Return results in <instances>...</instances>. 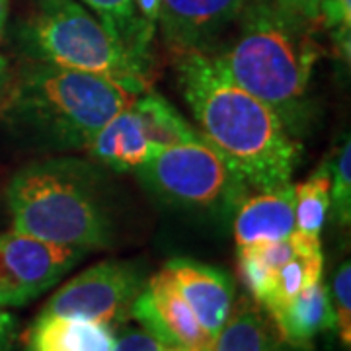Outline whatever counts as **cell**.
<instances>
[{
  "instance_id": "obj_5",
  "label": "cell",
  "mask_w": 351,
  "mask_h": 351,
  "mask_svg": "<svg viewBox=\"0 0 351 351\" xmlns=\"http://www.w3.org/2000/svg\"><path fill=\"white\" fill-rule=\"evenodd\" d=\"M14 38L34 63L104 76L135 96L149 90L151 66L76 0H29Z\"/></svg>"
},
{
  "instance_id": "obj_6",
  "label": "cell",
  "mask_w": 351,
  "mask_h": 351,
  "mask_svg": "<svg viewBox=\"0 0 351 351\" xmlns=\"http://www.w3.org/2000/svg\"><path fill=\"white\" fill-rule=\"evenodd\" d=\"M137 178L166 203L201 213L234 211L248 186L203 137L160 149Z\"/></svg>"
},
{
  "instance_id": "obj_4",
  "label": "cell",
  "mask_w": 351,
  "mask_h": 351,
  "mask_svg": "<svg viewBox=\"0 0 351 351\" xmlns=\"http://www.w3.org/2000/svg\"><path fill=\"white\" fill-rule=\"evenodd\" d=\"M135 98L121 84L55 64H24L2 113L39 149L84 151L92 137Z\"/></svg>"
},
{
  "instance_id": "obj_15",
  "label": "cell",
  "mask_w": 351,
  "mask_h": 351,
  "mask_svg": "<svg viewBox=\"0 0 351 351\" xmlns=\"http://www.w3.org/2000/svg\"><path fill=\"white\" fill-rule=\"evenodd\" d=\"M269 318L276 324L279 336L293 348L301 350H311L316 336L336 328L330 289L322 283V279L269 313Z\"/></svg>"
},
{
  "instance_id": "obj_20",
  "label": "cell",
  "mask_w": 351,
  "mask_h": 351,
  "mask_svg": "<svg viewBox=\"0 0 351 351\" xmlns=\"http://www.w3.org/2000/svg\"><path fill=\"white\" fill-rule=\"evenodd\" d=\"M330 170L328 162L318 166L304 182L293 186L295 226L299 232L320 237L330 215Z\"/></svg>"
},
{
  "instance_id": "obj_31",
  "label": "cell",
  "mask_w": 351,
  "mask_h": 351,
  "mask_svg": "<svg viewBox=\"0 0 351 351\" xmlns=\"http://www.w3.org/2000/svg\"><path fill=\"white\" fill-rule=\"evenodd\" d=\"M170 351H191V350H180V348H172Z\"/></svg>"
},
{
  "instance_id": "obj_21",
  "label": "cell",
  "mask_w": 351,
  "mask_h": 351,
  "mask_svg": "<svg viewBox=\"0 0 351 351\" xmlns=\"http://www.w3.org/2000/svg\"><path fill=\"white\" fill-rule=\"evenodd\" d=\"M330 170V207H334V217L339 226H350L351 223V143L350 135L338 147V152L332 162H328Z\"/></svg>"
},
{
  "instance_id": "obj_16",
  "label": "cell",
  "mask_w": 351,
  "mask_h": 351,
  "mask_svg": "<svg viewBox=\"0 0 351 351\" xmlns=\"http://www.w3.org/2000/svg\"><path fill=\"white\" fill-rule=\"evenodd\" d=\"M131 110L138 117L143 131L156 149H166L199 138L201 133L182 117L162 94L145 90L131 100Z\"/></svg>"
},
{
  "instance_id": "obj_26",
  "label": "cell",
  "mask_w": 351,
  "mask_h": 351,
  "mask_svg": "<svg viewBox=\"0 0 351 351\" xmlns=\"http://www.w3.org/2000/svg\"><path fill=\"white\" fill-rule=\"evenodd\" d=\"M137 6V14L145 34L149 39H154V32H156V24H158V10H160V0H135Z\"/></svg>"
},
{
  "instance_id": "obj_23",
  "label": "cell",
  "mask_w": 351,
  "mask_h": 351,
  "mask_svg": "<svg viewBox=\"0 0 351 351\" xmlns=\"http://www.w3.org/2000/svg\"><path fill=\"white\" fill-rule=\"evenodd\" d=\"M332 306L336 316V326H338L339 338L346 348L351 343V265L350 262H343L338 267L334 281H332Z\"/></svg>"
},
{
  "instance_id": "obj_30",
  "label": "cell",
  "mask_w": 351,
  "mask_h": 351,
  "mask_svg": "<svg viewBox=\"0 0 351 351\" xmlns=\"http://www.w3.org/2000/svg\"><path fill=\"white\" fill-rule=\"evenodd\" d=\"M0 351H8V339H2L0 341Z\"/></svg>"
},
{
  "instance_id": "obj_11",
  "label": "cell",
  "mask_w": 351,
  "mask_h": 351,
  "mask_svg": "<svg viewBox=\"0 0 351 351\" xmlns=\"http://www.w3.org/2000/svg\"><path fill=\"white\" fill-rule=\"evenodd\" d=\"M162 269L174 281L201 326L215 338L234 304V283L230 276L219 267L189 258H174Z\"/></svg>"
},
{
  "instance_id": "obj_18",
  "label": "cell",
  "mask_w": 351,
  "mask_h": 351,
  "mask_svg": "<svg viewBox=\"0 0 351 351\" xmlns=\"http://www.w3.org/2000/svg\"><path fill=\"white\" fill-rule=\"evenodd\" d=\"M322 269H324V256L320 242L293 256L274 274L269 295L262 304L263 313H274L276 308L283 306L304 289L318 283L322 279Z\"/></svg>"
},
{
  "instance_id": "obj_7",
  "label": "cell",
  "mask_w": 351,
  "mask_h": 351,
  "mask_svg": "<svg viewBox=\"0 0 351 351\" xmlns=\"http://www.w3.org/2000/svg\"><path fill=\"white\" fill-rule=\"evenodd\" d=\"M145 283V271L137 262L104 260L69 279L41 314L96 320L108 326L121 324L131 318L133 302Z\"/></svg>"
},
{
  "instance_id": "obj_27",
  "label": "cell",
  "mask_w": 351,
  "mask_h": 351,
  "mask_svg": "<svg viewBox=\"0 0 351 351\" xmlns=\"http://www.w3.org/2000/svg\"><path fill=\"white\" fill-rule=\"evenodd\" d=\"M14 76L10 71V64L6 61L4 55H0V113L4 110V104L8 100V94H10V88H12Z\"/></svg>"
},
{
  "instance_id": "obj_24",
  "label": "cell",
  "mask_w": 351,
  "mask_h": 351,
  "mask_svg": "<svg viewBox=\"0 0 351 351\" xmlns=\"http://www.w3.org/2000/svg\"><path fill=\"white\" fill-rule=\"evenodd\" d=\"M166 343L154 338L147 330H127L121 338H115L113 351H170Z\"/></svg>"
},
{
  "instance_id": "obj_2",
  "label": "cell",
  "mask_w": 351,
  "mask_h": 351,
  "mask_svg": "<svg viewBox=\"0 0 351 351\" xmlns=\"http://www.w3.org/2000/svg\"><path fill=\"white\" fill-rule=\"evenodd\" d=\"M237 38L211 53L232 82L281 117L297 137L311 119L308 86L326 49L314 38L316 25L283 10L276 0H248L239 16Z\"/></svg>"
},
{
  "instance_id": "obj_14",
  "label": "cell",
  "mask_w": 351,
  "mask_h": 351,
  "mask_svg": "<svg viewBox=\"0 0 351 351\" xmlns=\"http://www.w3.org/2000/svg\"><path fill=\"white\" fill-rule=\"evenodd\" d=\"M113 328L84 318L39 314L25 334V351H113Z\"/></svg>"
},
{
  "instance_id": "obj_13",
  "label": "cell",
  "mask_w": 351,
  "mask_h": 351,
  "mask_svg": "<svg viewBox=\"0 0 351 351\" xmlns=\"http://www.w3.org/2000/svg\"><path fill=\"white\" fill-rule=\"evenodd\" d=\"M96 164L115 172H135L160 149L147 138L131 104L101 127L84 149Z\"/></svg>"
},
{
  "instance_id": "obj_3",
  "label": "cell",
  "mask_w": 351,
  "mask_h": 351,
  "mask_svg": "<svg viewBox=\"0 0 351 351\" xmlns=\"http://www.w3.org/2000/svg\"><path fill=\"white\" fill-rule=\"evenodd\" d=\"M12 230L53 244L100 250L113 242V219L100 170L73 156L20 168L6 188Z\"/></svg>"
},
{
  "instance_id": "obj_28",
  "label": "cell",
  "mask_w": 351,
  "mask_h": 351,
  "mask_svg": "<svg viewBox=\"0 0 351 351\" xmlns=\"http://www.w3.org/2000/svg\"><path fill=\"white\" fill-rule=\"evenodd\" d=\"M10 330H12V316L0 313V341L10 338Z\"/></svg>"
},
{
  "instance_id": "obj_12",
  "label": "cell",
  "mask_w": 351,
  "mask_h": 351,
  "mask_svg": "<svg viewBox=\"0 0 351 351\" xmlns=\"http://www.w3.org/2000/svg\"><path fill=\"white\" fill-rule=\"evenodd\" d=\"M295 230V191L291 182L279 188L262 189L254 195H244L234 207L232 232L237 248L287 239Z\"/></svg>"
},
{
  "instance_id": "obj_1",
  "label": "cell",
  "mask_w": 351,
  "mask_h": 351,
  "mask_svg": "<svg viewBox=\"0 0 351 351\" xmlns=\"http://www.w3.org/2000/svg\"><path fill=\"white\" fill-rule=\"evenodd\" d=\"M176 78L197 131L248 188L274 189L291 182L301 145L269 106L232 82L209 51L176 55Z\"/></svg>"
},
{
  "instance_id": "obj_19",
  "label": "cell",
  "mask_w": 351,
  "mask_h": 351,
  "mask_svg": "<svg viewBox=\"0 0 351 351\" xmlns=\"http://www.w3.org/2000/svg\"><path fill=\"white\" fill-rule=\"evenodd\" d=\"M141 63L152 69L151 39L138 20L135 0H82Z\"/></svg>"
},
{
  "instance_id": "obj_9",
  "label": "cell",
  "mask_w": 351,
  "mask_h": 351,
  "mask_svg": "<svg viewBox=\"0 0 351 351\" xmlns=\"http://www.w3.org/2000/svg\"><path fill=\"white\" fill-rule=\"evenodd\" d=\"M131 318L168 348L211 351L213 338L201 326L166 269L147 279L137 301L133 302Z\"/></svg>"
},
{
  "instance_id": "obj_22",
  "label": "cell",
  "mask_w": 351,
  "mask_h": 351,
  "mask_svg": "<svg viewBox=\"0 0 351 351\" xmlns=\"http://www.w3.org/2000/svg\"><path fill=\"white\" fill-rule=\"evenodd\" d=\"M318 25L326 29L338 57L350 64L351 57V0H322Z\"/></svg>"
},
{
  "instance_id": "obj_25",
  "label": "cell",
  "mask_w": 351,
  "mask_h": 351,
  "mask_svg": "<svg viewBox=\"0 0 351 351\" xmlns=\"http://www.w3.org/2000/svg\"><path fill=\"white\" fill-rule=\"evenodd\" d=\"M276 2L283 10L295 14L297 18L318 27V8L322 0H276Z\"/></svg>"
},
{
  "instance_id": "obj_8",
  "label": "cell",
  "mask_w": 351,
  "mask_h": 351,
  "mask_svg": "<svg viewBox=\"0 0 351 351\" xmlns=\"http://www.w3.org/2000/svg\"><path fill=\"white\" fill-rule=\"evenodd\" d=\"M86 252L18 230L0 234V306H22L57 285Z\"/></svg>"
},
{
  "instance_id": "obj_17",
  "label": "cell",
  "mask_w": 351,
  "mask_h": 351,
  "mask_svg": "<svg viewBox=\"0 0 351 351\" xmlns=\"http://www.w3.org/2000/svg\"><path fill=\"white\" fill-rule=\"evenodd\" d=\"M276 338L256 301L240 299L213 338L211 351H274Z\"/></svg>"
},
{
  "instance_id": "obj_10",
  "label": "cell",
  "mask_w": 351,
  "mask_h": 351,
  "mask_svg": "<svg viewBox=\"0 0 351 351\" xmlns=\"http://www.w3.org/2000/svg\"><path fill=\"white\" fill-rule=\"evenodd\" d=\"M248 0H160L158 24L166 45L178 53L207 51L239 20Z\"/></svg>"
},
{
  "instance_id": "obj_29",
  "label": "cell",
  "mask_w": 351,
  "mask_h": 351,
  "mask_svg": "<svg viewBox=\"0 0 351 351\" xmlns=\"http://www.w3.org/2000/svg\"><path fill=\"white\" fill-rule=\"evenodd\" d=\"M8 14H10V0H0V38L4 36Z\"/></svg>"
}]
</instances>
